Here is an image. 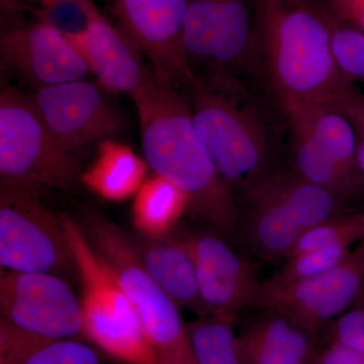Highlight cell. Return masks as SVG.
<instances>
[{"instance_id":"1","label":"cell","mask_w":364,"mask_h":364,"mask_svg":"<svg viewBox=\"0 0 364 364\" xmlns=\"http://www.w3.org/2000/svg\"><path fill=\"white\" fill-rule=\"evenodd\" d=\"M132 97L148 166L181 189L198 219L221 233H235L240 210L198 135L188 97L151 67Z\"/></svg>"},{"instance_id":"2","label":"cell","mask_w":364,"mask_h":364,"mask_svg":"<svg viewBox=\"0 0 364 364\" xmlns=\"http://www.w3.org/2000/svg\"><path fill=\"white\" fill-rule=\"evenodd\" d=\"M333 21L303 0H256V56L280 102L334 107L354 87L333 53Z\"/></svg>"},{"instance_id":"3","label":"cell","mask_w":364,"mask_h":364,"mask_svg":"<svg viewBox=\"0 0 364 364\" xmlns=\"http://www.w3.org/2000/svg\"><path fill=\"white\" fill-rule=\"evenodd\" d=\"M193 124L205 150L232 191L247 193L269 176L272 139L250 105L232 97V81L188 86Z\"/></svg>"},{"instance_id":"4","label":"cell","mask_w":364,"mask_h":364,"mask_svg":"<svg viewBox=\"0 0 364 364\" xmlns=\"http://www.w3.org/2000/svg\"><path fill=\"white\" fill-rule=\"evenodd\" d=\"M82 286L83 336L124 364H160L141 318L82 228L61 215Z\"/></svg>"},{"instance_id":"5","label":"cell","mask_w":364,"mask_h":364,"mask_svg":"<svg viewBox=\"0 0 364 364\" xmlns=\"http://www.w3.org/2000/svg\"><path fill=\"white\" fill-rule=\"evenodd\" d=\"M76 154L64 149L47 128L31 97L9 85L0 92L1 188L39 196L69 188L79 176Z\"/></svg>"},{"instance_id":"6","label":"cell","mask_w":364,"mask_h":364,"mask_svg":"<svg viewBox=\"0 0 364 364\" xmlns=\"http://www.w3.org/2000/svg\"><path fill=\"white\" fill-rule=\"evenodd\" d=\"M82 225L91 246L133 304L159 355L193 354L188 324L182 320L179 306L151 277L134 243L95 210H85Z\"/></svg>"},{"instance_id":"7","label":"cell","mask_w":364,"mask_h":364,"mask_svg":"<svg viewBox=\"0 0 364 364\" xmlns=\"http://www.w3.org/2000/svg\"><path fill=\"white\" fill-rule=\"evenodd\" d=\"M0 264L7 272L77 274L61 215L39 196L0 188Z\"/></svg>"},{"instance_id":"8","label":"cell","mask_w":364,"mask_h":364,"mask_svg":"<svg viewBox=\"0 0 364 364\" xmlns=\"http://www.w3.org/2000/svg\"><path fill=\"white\" fill-rule=\"evenodd\" d=\"M364 287V240L332 269L287 284L262 282L257 304L318 337L358 303Z\"/></svg>"},{"instance_id":"9","label":"cell","mask_w":364,"mask_h":364,"mask_svg":"<svg viewBox=\"0 0 364 364\" xmlns=\"http://www.w3.org/2000/svg\"><path fill=\"white\" fill-rule=\"evenodd\" d=\"M256 0H188L183 44L191 60L215 69L214 79L246 68L256 56Z\"/></svg>"},{"instance_id":"10","label":"cell","mask_w":364,"mask_h":364,"mask_svg":"<svg viewBox=\"0 0 364 364\" xmlns=\"http://www.w3.org/2000/svg\"><path fill=\"white\" fill-rule=\"evenodd\" d=\"M0 310L7 322L51 341L83 335L81 301L52 273L2 272Z\"/></svg>"},{"instance_id":"11","label":"cell","mask_w":364,"mask_h":364,"mask_svg":"<svg viewBox=\"0 0 364 364\" xmlns=\"http://www.w3.org/2000/svg\"><path fill=\"white\" fill-rule=\"evenodd\" d=\"M119 28L143 51L151 68L174 85L196 80L183 44L188 0H107Z\"/></svg>"},{"instance_id":"12","label":"cell","mask_w":364,"mask_h":364,"mask_svg":"<svg viewBox=\"0 0 364 364\" xmlns=\"http://www.w3.org/2000/svg\"><path fill=\"white\" fill-rule=\"evenodd\" d=\"M100 88L82 79L37 87L30 97L53 136L69 152L112 140L121 131V114Z\"/></svg>"},{"instance_id":"13","label":"cell","mask_w":364,"mask_h":364,"mask_svg":"<svg viewBox=\"0 0 364 364\" xmlns=\"http://www.w3.org/2000/svg\"><path fill=\"white\" fill-rule=\"evenodd\" d=\"M0 59L2 69L36 88L82 80L90 72L70 41L41 18L2 31Z\"/></svg>"},{"instance_id":"14","label":"cell","mask_w":364,"mask_h":364,"mask_svg":"<svg viewBox=\"0 0 364 364\" xmlns=\"http://www.w3.org/2000/svg\"><path fill=\"white\" fill-rule=\"evenodd\" d=\"M195 261L198 286L210 316L236 318L256 305L261 284L255 268L219 235L196 232L182 237Z\"/></svg>"},{"instance_id":"15","label":"cell","mask_w":364,"mask_h":364,"mask_svg":"<svg viewBox=\"0 0 364 364\" xmlns=\"http://www.w3.org/2000/svg\"><path fill=\"white\" fill-rule=\"evenodd\" d=\"M95 74L102 90L132 95L145 78L139 49L121 28L98 11L87 32L68 39Z\"/></svg>"},{"instance_id":"16","label":"cell","mask_w":364,"mask_h":364,"mask_svg":"<svg viewBox=\"0 0 364 364\" xmlns=\"http://www.w3.org/2000/svg\"><path fill=\"white\" fill-rule=\"evenodd\" d=\"M144 267L179 308L210 316L203 303L193 255L183 238L144 237L136 244Z\"/></svg>"},{"instance_id":"17","label":"cell","mask_w":364,"mask_h":364,"mask_svg":"<svg viewBox=\"0 0 364 364\" xmlns=\"http://www.w3.org/2000/svg\"><path fill=\"white\" fill-rule=\"evenodd\" d=\"M264 310L239 334L250 363L312 364L318 336L279 314Z\"/></svg>"},{"instance_id":"18","label":"cell","mask_w":364,"mask_h":364,"mask_svg":"<svg viewBox=\"0 0 364 364\" xmlns=\"http://www.w3.org/2000/svg\"><path fill=\"white\" fill-rule=\"evenodd\" d=\"M247 214L239 229L248 247L263 260L286 259L304 229L291 210L260 186L246 193Z\"/></svg>"},{"instance_id":"19","label":"cell","mask_w":364,"mask_h":364,"mask_svg":"<svg viewBox=\"0 0 364 364\" xmlns=\"http://www.w3.org/2000/svg\"><path fill=\"white\" fill-rule=\"evenodd\" d=\"M289 126L306 135L349 176L363 181L358 167V140L350 122L327 105L287 100L282 102Z\"/></svg>"},{"instance_id":"20","label":"cell","mask_w":364,"mask_h":364,"mask_svg":"<svg viewBox=\"0 0 364 364\" xmlns=\"http://www.w3.org/2000/svg\"><path fill=\"white\" fill-rule=\"evenodd\" d=\"M147 166L128 146L107 140L100 144L95 161L81 177L93 193L121 202L138 193L146 181Z\"/></svg>"},{"instance_id":"21","label":"cell","mask_w":364,"mask_h":364,"mask_svg":"<svg viewBox=\"0 0 364 364\" xmlns=\"http://www.w3.org/2000/svg\"><path fill=\"white\" fill-rule=\"evenodd\" d=\"M188 210L186 195L163 177L146 179L135 196L133 222L144 237L160 238L170 234Z\"/></svg>"},{"instance_id":"22","label":"cell","mask_w":364,"mask_h":364,"mask_svg":"<svg viewBox=\"0 0 364 364\" xmlns=\"http://www.w3.org/2000/svg\"><path fill=\"white\" fill-rule=\"evenodd\" d=\"M296 172L346 202L363 195L364 182L347 174L310 136L291 127Z\"/></svg>"},{"instance_id":"23","label":"cell","mask_w":364,"mask_h":364,"mask_svg":"<svg viewBox=\"0 0 364 364\" xmlns=\"http://www.w3.org/2000/svg\"><path fill=\"white\" fill-rule=\"evenodd\" d=\"M235 318L208 316L188 324L189 343L198 364H251L234 330Z\"/></svg>"},{"instance_id":"24","label":"cell","mask_w":364,"mask_h":364,"mask_svg":"<svg viewBox=\"0 0 364 364\" xmlns=\"http://www.w3.org/2000/svg\"><path fill=\"white\" fill-rule=\"evenodd\" d=\"M363 240L364 210L358 213H343L305 230L299 237L298 241L287 258L329 246L341 244L353 246L356 242Z\"/></svg>"},{"instance_id":"25","label":"cell","mask_w":364,"mask_h":364,"mask_svg":"<svg viewBox=\"0 0 364 364\" xmlns=\"http://www.w3.org/2000/svg\"><path fill=\"white\" fill-rule=\"evenodd\" d=\"M352 252V245L329 246L287 258L282 267L265 280L270 284H287L316 277L343 262Z\"/></svg>"},{"instance_id":"26","label":"cell","mask_w":364,"mask_h":364,"mask_svg":"<svg viewBox=\"0 0 364 364\" xmlns=\"http://www.w3.org/2000/svg\"><path fill=\"white\" fill-rule=\"evenodd\" d=\"M40 18L67 39L87 32L98 9L93 0H38Z\"/></svg>"},{"instance_id":"27","label":"cell","mask_w":364,"mask_h":364,"mask_svg":"<svg viewBox=\"0 0 364 364\" xmlns=\"http://www.w3.org/2000/svg\"><path fill=\"white\" fill-rule=\"evenodd\" d=\"M332 50L339 68L353 80L364 81V32L333 21Z\"/></svg>"},{"instance_id":"28","label":"cell","mask_w":364,"mask_h":364,"mask_svg":"<svg viewBox=\"0 0 364 364\" xmlns=\"http://www.w3.org/2000/svg\"><path fill=\"white\" fill-rule=\"evenodd\" d=\"M25 364H100V359L90 345L69 338L43 345Z\"/></svg>"},{"instance_id":"29","label":"cell","mask_w":364,"mask_h":364,"mask_svg":"<svg viewBox=\"0 0 364 364\" xmlns=\"http://www.w3.org/2000/svg\"><path fill=\"white\" fill-rule=\"evenodd\" d=\"M50 341L0 318V364H25L33 352Z\"/></svg>"},{"instance_id":"30","label":"cell","mask_w":364,"mask_h":364,"mask_svg":"<svg viewBox=\"0 0 364 364\" xmlns=\"http://www.w3.org/2000/svg\"><path fill=\"white\" fill-rule=\"evenodd\" d=\"M325 343L343 345L364 353V303L356 304L324 329Z\"/></svg>"},{"instance_id":"31","label":"cell","mask_w":364,"mask_h":364,"mask_svg":"<svg viewBox=\"0 0 364 364\" xmlns=\"http://www.w3.org/2000/svg\"><path fill=\"white\" fill-rule=\"evenodd\" d=\"M333 109L341 112L353 127L358 140V167L364 179V92L354 86Z\"/></svg>"},{"instance_id":"32","label":"cell","mask_w":364,"mask_h":364,"mask_svg":"<svg viewBox=\"0 0 364 364\" xmlns=\"http://www.w3.org/2000/svg\"><path fill=\"white\" fill-rule=\"evenodd\" d=\"M312 364H364V353L343 345L325 343L318 347Z\"/></svg>"},{"instance_id":"33","label":"cell","mask_w":364,"mask_h":364,"mask_svg":"<svg viewBox=\"0 0 364 364\" xmlns=\"http://www.w3.org/2000/svg\"><path fill=\"white\" fill-rule=\"evenodd\" d=\"M334 18L364 32V0H330Z\"/></svg>"},{"instance_id":"34","label":"cell","mask_w":364,"mask_h":364,"mask_svg":"<svg viewBox=\"0 0 364 364\" xmlns=\"http://www.w3.org/2000/svg\"><path fill=\"white\" fill-rule=\"evenodd\" d=\"M160 364H198L193 354L188 355H162L160 356Z\"/></svg>"},{"instance_id":"35","label":"cell","mask_w":364,"mask_h":364,"mask_svg":"<svg viewBox=\"0 0 364 364\" xmlns=\"http://www.w3.org/2000/svg\"><path fill=\"white\" fill-rule=\"evenodd\" d=\"M358 303H364V287L363 289V293H361L360 298H359Z\"/></svg>"}]
</instances>
